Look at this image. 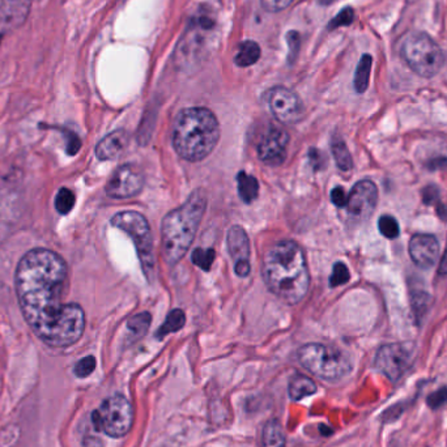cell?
Returning a JSON list of instances; mask_svg holds the SVG:
<instances>
[{
    "instance_id": "21",
    "label": "cell",
    "mask_w": 447,
    "mask_h": 447,
    "mask_svg": "<svg viewBox=\"0 0 447 447\" xmlns=\"http://www.w3.org/2000/svg\"><path fill=\"white\" fill-rule=\"evenodd\" d=\"M237 183H238V194L242 199V202L250 204L258 198L259 183L256 178L247 174L245 171H239L237 176Z\"/></svg>"
},
{
    "instance_id": "8",
    "label": "cell",
    "mask_w": 447,
    "mask_h": 447,
    "mask_svg": "<svg viewBox=\"0 0 447 447\" xmlns=\"http://www.w3.org/2000/svg\"><path fill=\"white\" fill-rule=\"evenodd\" d=\"M92 422L97 431L113 438H122L134 425V408L128 399L122 395L108 397L93 412Z\"/></svg>"
},
{
    "instance_id": "20",
    "label": "cell",
    "mask_w": 447,
    "mask_h": 447,
    "mask_svg": "<svg viewBox=\"0 0 447 447\" xmlns=\"http://www.w3.org/2000/svg\"><path fill=\"white\" fill-rule=\"evenodd\" d=\"M262 55L261 46L255 41H245L238 46L234 63L238 67H250L255 64Z\"/></svg>"
},
{
    "instance_id": "29",
    "label": "cell",
    "mask_w": 447,
    "mask_h": 447,
    "mask_svg": "<svg viewBox=\"0 0 447 447\" xmlns=\"http://www.w3.org/2000/svg\"><path fill=\"white\" fill-rule=\"evenodd\" d=\"M349 278H351V273H349V270H348L346 264L341 262L335 263L332 275L329 278V285L332 288L344 285L349 281Z\"/></svg>"
},
{
    "instance_id": "14",
    "label": "cell",
    "mask_w": 447,
    "mask_h": 447,
    "mask_svg": "<svg viewBox=\"0 0 447 447\" xmlns=\"http://www.w3.org/2000/svg\"><path fill=\"white\" fill-rule=\"evenodd\" d=\"M409 255L416 266L431 268L438 261V239L431 234H414L409 241Z\"/></svg>"
},
{
    "instance_id": "2",
    "label": "cell",
    "mask_w": 447,
    "mask_h": 447,
    "mask_svg": "<svg viewBox=\"0 0 447 447\" xmlns=\"http://www.w3.org/2000/svg\"><path fill=\"white\" fill-rule=\"evenodd\" d=\"M263 276L271 292L290 305L301 302L310 287L304 251L290 239L270 247L263 259Z\"/></svg>"
},
{
    "instance_id": "42",
    "label": "cell",
    "mask_w": 447,
    "mask_h": 447,
    "mask_svg": "<svg viewBox=\"0 0 447 447\" xmlns=\"http://www.w3.org/2000/svg\"><path fill=\"white\" fill-rule=\"evenodd\" d=\"M438 273L439 275H442V276L447 275V246L445 254H443V256H442V259H441V262H439Z\"/></svg>"
},
{
    "instance_id": "33",
    "label": "cell",
    "mask_w": 447,
    "mask_h": 447,
    "mask_svg": "<svg viewBox=\"0 0 447 447\" xmlns=\"http://www.w3.org/2000/svg\"><path fill=\"white\" fill-rule=\"evenodd\" d=\"M297 0H261L263 9L267 12H281L284 9H289Z\"/></svg>"
},
{
    "instance_id": "18",
    "label": "cell",
    "mask_w": 447,
    "mask_h": 447,
    "mask_svg": "<svg viewBox=\"0 0 447 447\" xmlns=\"http://www.w3.org/2000/svg\"><path fill=\"white\" fill-rule=\"evenodd\" d=\"M317 385L315 382L302 375V374H295L290 380H289V386H288V392L292 400H302L305 397H310L312 394L317 392Z\"/></svg>"
},
{
    "instance_id": "19",
    "label": "cell",
    "mask_w": 447,
    "mask_h": 447,
    "mask_svg": "<svg viewBox=\"0 0 447 447\" xmlns=\"http://www.w3.org/2000/svg\"><path fill=\"white\" fill-rule=\"evenodd\" d=\"M261 447H287L285 433L278 420H270L264 425Z\"/></svg>"
},
{
    "instance_id": "16",
    "label": "cell",
    "mask_w": 447,
    "mask_h": 447,
    "mask_svg": "<svg viewBox=\"0 0 447 447\" xmlns=\"http://www.w3.org/2000/svg\"><path fill=\"white\" fill-rule=\"evenodd\" d=\"M32 0H0V24L3 26H23L29 16Z\"/></svg>"
},
{
    "instance_id": "36",
    "label": "cell",
    "mask_w": 447,
    "mask_h": 447,
    "mask_svg": "<svg viewBox=\"0 0 447 447\" xmlns=\"http://www.w3.org/2000/svg\"><path fill=\"white\" fill-rule=\"evenodd\" d=\"M66 140H67L66 151H67L69 156H75V154L80 151V148H81V140H80V137H79L75 132L67 131V132H66Z\"/></svg>"
},
{
    "instance_id": "32",
    "label": "cell",
    "mask_w": 447,
    "mask_h": 447,
    "mask_svg": "<svg viewBox=\"0 0 447 447\" xmlns=\"http://www.w3.org/2000/svg\"><path fill=\"white\" fill-rule=\"evenodd\" d=\"M429 300H431L429 295L422 293V292H417L416 295H412V305H414L416 317L420 318L424 312H426L429 307Z\"/></svg>"
},
{
    "instance_id": "28",
    "label": "cell",
    "mask_w": 447,
    "mask_h": 447,
    "mask_svg": "<svg viewBox=\"0 0 447 447\" xmlns=\"http://www.w3.org/2000/svg\"><path fill=\"white\" fill-rule=\"evenodd\" d=\"M378 229H380V234L386 237L388 239L397 238L400 233V228H399L397 219L390 216V215H385L380 217V221H378Z\"/></svg>"
},
{
    "instance_id": "13",
    "label": "cell",
    "mask_w": 447,
    "mask_h": 447,
    "mask_svg": "<svg viewBox=\"0 0 447 447\" xmlns=\"http://www.w3.org/2000/svg\"><path fill=\"white\" fill-rule=\"evenodd\" d=\"M289 135L280 127L271 126L258 143L259 159L270 166L281 165L287 159Z\"/></svg>"
},
{
    "instance_id": "41",
    "label": "cell",
    "mask_w": 447,
    "mask_h": 447,
    "mask_svg": "<svg viewBox=\"0 0 447 447\" xmlns=\"http://www.w3.org/2000/svg\"><path fill=\"white\" fill-rule=\"evenodd\" d=\"M83 446L84 447H103V442L101 439L97 438V437H93V436H86L83 439Z\"/></svg>"
},
{
    "instance_id": "11",
    "label": "cell",
    "mask_w": 447,
    "mask_h": 447,
    "mask_svg": "<svg viewBox=\"0 0 447 447\" xmlns=\"http://www.w3.org/2000/svg\"><path fill=\"white\" fill-rule=\"evenodd\" d=\"M143 186V174L134 165H123L110 177L106 194L113 199H127L139 194Z\"/></svg>"
},
{
    "instance_id": "9",
    "label": "cell",
    "mask_w": 447,
    "mask_h": 447,
    "mask_svg": "<svg viewBox=\"0 0 447 447\" xmlns=\"http://www.w3.org/2000/svg\"><path fill=\"white\" fill-rule=\"evenodd\" d=\"M412 348L407 343L382 346L374 358V366L387 380L397 382L412 363Z\"/></svg>"
},
{
    "instance_id": "15",
    "label": "cell",
    "mask_w": 447,
    "mask_h": 447,
    "mask_svg": "<svg viewBox=\"0 0 447 447\" xmlns=\"http://www.w3.org/2000/svg\"><path fill=\"white\" fill-rule=\"evenodd\" d=\"M130 142V136L125 130H117L105 136L96 147V156L101 161L115 160L125 149Z\"/></svg>"
},
{
    "instance_id": "17",
    "label": "cell",
    "mask_w": 447,
    "mask_h": 447,
    "mask_svg": "<svg viewBox=\"0 0 447 447\" xmlns=\"http://www.w3.org/2000/svg\"><path fill=\"white\" fill-rule=\"evenodd\" d=\"M229 254L236 262L249 261L250 258V241L245 229L239 225H234L229 229L228 238Z\"/></svg>"
},
{
    "instance_id": "24",
    "label": "cell",
    "mask_w": 447,
    "mask_h": 447,
    "mask_svg": "<svg viewBox=\"0 0 447 447\" xmlns=\"http://www.w3.org/2000/svg\"><path fill=\"white\" fill-rule=\"evenodd\" d=\"M331 149H332V156L336 161L339 169L341 171H349L353 168V160L352 156L346 148V143L341 139H334L331 144Z\"/></svg>"
},
{
    "instance_id": "5",
    "label": "cell",
    "mask_w": 447,
    "mask_h": 447,
    "mask_svg": "<svg viewBox=\"0 0 447 447\" xmlns=\"http://www.w3.org/2000/svg\"><path fill=\"white\" fill-rule=\"evenodd\" d=\"M297 357L306 370L323 380H341L352 371L349 357L334 346L310 343L298 349Z\"/></svg>"
},
{
    "instance_id": "31",
    "label": "cell",
    "mask_w": 447,
    "mask_h": 447,
    "mask_svg": "<svg viewBox=\"0 0 447 447\" xmlns=\"http://www.w3.org/2000/svg\"><path fill=\"white\" fill-rule=\"evenodd\" d=\"M94 369H96V358L93 356H86L77 361L74 368V373L77 378H86L92 374Z\"/></svg>"
},
{
    "instance_id": "4",
    "label": "cell",
    "mask_w": 447,
    "mask_h": 447,
    "mask_svg": "<svg viewBox=\"0 0 447 447\" xmlns=\"http://www.w3.org/2000/svg\"><path fill=\"white\" fill-rule=\"evenodd\" d=\"M205 207L207 198L204 191L196 190L181 207L170 211L162 220V254L169 266H176L188 251Z\"/></svg>"
},
{
    "instance_id": "26",
    "label": "cell",
    "mask_w": 447,
    "mask_h": 447,
    "mask_svg": "<svg viewBox=\"0 0 447 447\" xmlns=\"http://www.w3.org/2000/svg\"><path fill=\"white\" fill-rule=\"evenodd\" d=\"M75 202H77L75 194L69 188L63 187V188H60L58 194L55 196V210L60 215H68L69 212L72 211Z\"/></svg>"
},
{
    "instance_id": "7",
    "label": "cell",
    "mask_w": 447,
    "mask_h": 447,
    "mask_svg": "<svg viewBox=\"0 0 447 447\" xmlns=\"http://www.w3.org/2000/svg\"><path fill=\"white\" fill-rule=\"evenodd\" d=\"M111 225L123 230L131 237L135 244L143 272L148 280H152L154 276V254L152 233L147 219L139 212H119L111 219Z\"/></svg>"
},
{
    "instance_id": "6",
    "label": "cell",
    "mask_w": 447,
    "mask_h": 447,
    "mask_svg": "<svg viewBox=\"0 0 447 447\" xmlns=\"http://www.w3.org/2000/svg\"><path fill=\"white\" fill-rule=\"evenodd\" d=\"M400 57L416 75L431 79L445 66L446 57L438 43L429 34H409L400 47Z\"/></svg>"
},
{
    "instance_id": "3",
    "label": "cell",
    "mask_w": 447,
    "mask_h": 447,
    "mask_svg": "<svg viewBox=\"0 0 447 447\" xmlns=\"http://www.w3.org/2000/svg\"><path fill=\"white\" fill-rule=\"evenodd\" d=\"M220 126L211 110H182L173 125V145L178 154L196 162L205 159L219 143Z\"/></svg>"
},
{
    "instance_id": "25",
    "label": "cell",
    "mask_w": 447,
    "mask_h": 447,
    "mask_svg": "<svg viewBox=\"0 0 447 447\" xmlns=\"http://www.w3.org/2000/svg\"><path fill=\"white\" fill-rule=\"evenodd\" d=\"M151 322H152V317L149 312H140L128 319L127 329L131 332L132 338L137 340V339L143 338L144 335L148 332Z\"/></svg>"
},
{
    "instance_id": "39",
    "label": "cell",
    "mask_w": 447,
    "mask_h": 447,
    "mask_svg": "<svg viewBox=\"0 0 447 447\" xmlns=\"http://www.w3.org/2000/svg\"><path fill=\"white\" fill-rule=\"evenodd\" d=\"M309 157H310V161L314 165V169L321 170L324 166V162H326L324 156L318 149H312L310 153H309Z\"/></svg>"
},
{
    "instance_id": "38",
    "label": "cell",
    "mask_w": 447,
    "mask_h": 447,
    "mask_svg": "<svg viewBox=\"0 0 447 447\" xmlns=\"http://www.w3.org/2000/svg\"><path fill=\"white\" fill-rule=\"evenodd\" d=\"M439 191L436 186H428L422 191V199L425 204H434L438 202Z\"/></svg>"
},
{
    "instance_id": "43",
    "label": "cell",
    "mask_w": 447,
    "mask_h": 447,
    "mask_svg": "<svg viewBox=\"0 0 447 447\" xmlns=\"http://www.w3.org/2000/svg\"><path fill=\"white\" fill-rule=\"evenodd\" d=\"M319 3H321L322 6H329V4H332L335 0H318Z\"/></svg>"
},
{
    "instance_id": "22",
    "label": "cell",
    "mask_w": 447,
    "mask_h": 447,
    "mask_svg": "<svg viewBox=\"0 0 447 447\" xmlns=\"http://www.w3.org/2000/svg\"><path fill=\"white\" fill-rule=\"evenodd\" d=\"M371 66H373V58L370 54H363L361 60L357 64L355 72V85L356 92L365 93L368 86H369V80H370Z\"/></svg>"
},
{
    "instance_id": "12",
    "label": "cell",
    "mask_w": 447,
    "mask_h": 447,
    "mask_svg": "<svg viewBox=\"0 0 447 447\" xmlns=\"http://www.w3.org/2000/svg\"><path fill=\"white\" fill-rule=\"evenodd\" d=\"M377 202H378L377 186L370 181H360L353 186V188L348 195L346 211L355 219H369L377 207Z\"/></svg>"
},
{
    "instance_id": "30",
    "label": "cell",
    "mask_w": 447,
    "mask_h": 447,
    "mask_svg": "<svg viewBox=\"0 0 447 447\" xmlns=\"http://www.w3.org/2000/svg\"><path fill=\"white\" fill-rule=\"evenodd\" d=\"M353 20H355V11L351 7H346V9H341L338 15L329 21L327 28H329V30H335V29L341 28V26H351L353 23Z\"/></svg>"
},
{
    "instance_id": "35",
    "label": "cell",
    "mask_w": 447,
    "mask_h": 447,
    "mask_svg": "<svg viewBox=\"0 0 447 447\" xmlns=\"http://www.w3.org/2000/svg\"><path fill=\"white\" fill-rule=\"evenodd\" d=\"M447 402V388L442 387L438 391L431 394L428 399H426V403L431 407V409H437L441 405L445 404Z\"/></svg>"
},
{
    "instance_id": "10",
    "label": "cell",
    "mask_w": 447,
    "mask_h": 447,
    "mask_svg": "<svg viewBox=\"0 0 447 447\" xmlns=\"http://www.w3.org/2000/svg\"><path fill=\"white\" fill-rule=\"evenodd\" d=\"M266 102L271 113L278 122L284 125H295L304 118L305 110L302 101L293 91L285 86H273L267 91Z\"/></svg>"
},
{
    "instance_id": "40",
    "label": "cell",
    "mask_w": 447,
    "mask_h": 447,
    "mask_svg": "<svg viewBox=\"0 0 447 447\" xmlns=\"http://www.w3.org/2000/svg\"><path fill=\"white\" fill-rule=\"evenodd\" d=\"M236 273L239 278H246L250 273V262L249 261H241L236 262Z\"/></svg>"
},
{
    "instance_id": "1",
    "label": "cell",
    "mask_w": 447,
    "mask_h": 447,
    "mask_svg": "<svg viewBox=\"0 0 447 447\" xmlns=\"http://www.w3.org/2000/svg\"><path fill=\"white\" fill-rule=\"evenodd\" d=\"M15 285L28 326L45 344L66 348L83 336V307L64 302L68 267L60 255L47 249L26 253L17 266Z\"/></svg>"
},
{
    "instance_id": "23",
    "label": "cell",
    "mask_w": 447,
    "mask_h": 447,
    "mask_svg": "<svg viewBox=\"0 0 447 447\" xmlns=\"http://www.w3.org/2000/svg\"><path fill=\"white\" fill-rule=\"evenodd\" d=\"M186 323L185 312H182L181 309H174L168 314L166 319L164 322V324L161 326L160 329H157L156 332V338L162 339L165 338L166 335L173 334V332H177L181 329H183Z\"/></svg>"
},
{
    "instance_id": "44",
    "label": "cell",
    "mask_w": 447,
    "mask_h": 447,
    "mask_svg": "<svg viewBox=\"0 0 447 447\" xmlns=\"http://www.w3.org/2000/svg\"><path fill=\"white\" fill-rule=\"evenodd\" d=\"M4 237H6V230L0 227V244H1V241H3Z\"/></svg>"
},
{
    "instance_id": "37",
    "label": "cell",
    "mask_w": 447,
    "mask_h": 447,
    "mask_svg": "<svg viewBox=\"0 0 447 447\" xmlns=\"http://www.w3.org/2000/svg\"><path fill=\"white\" fill-rule=\"evenodd\" d=\"M346 200H348V195L343 187L338 186L331 191V202L334 203L336 207H340V208L346 207Z\"/></svg>"
},
{
    "instance_id": "27",
    "label": "cell",
    "mask_w": 447,
    "mask_h": 447,
    "mask_svg": "<svg viewBox=\"0 0 447 447\" xmlns=\"http://www.w3.org/2000/svg\"><path fill=\"white\" fill-rule=\"evenodd\" d=\"M215 258H216V253L213 249H195L191 261L195 266H198L203 271H210Z\"/></svg>"
},
{
    "instance_id": "34",
    "label": "cell",
    "mask_w": 447,
    "mask_h": 447,
    "mask_svg": "<svg viewBox=\"0 0 447 447\" xmlns=\"http://www.w3.org/2000/svg\"><path fill=\"white\" fill-rule=\"evenodd\" d=\"M287 43L288 49H289V54H288V60L290 63H293V60L298 57V50H300V34L295 32V30H290L287 34Z\"/></svg>"
}]
</instances>
